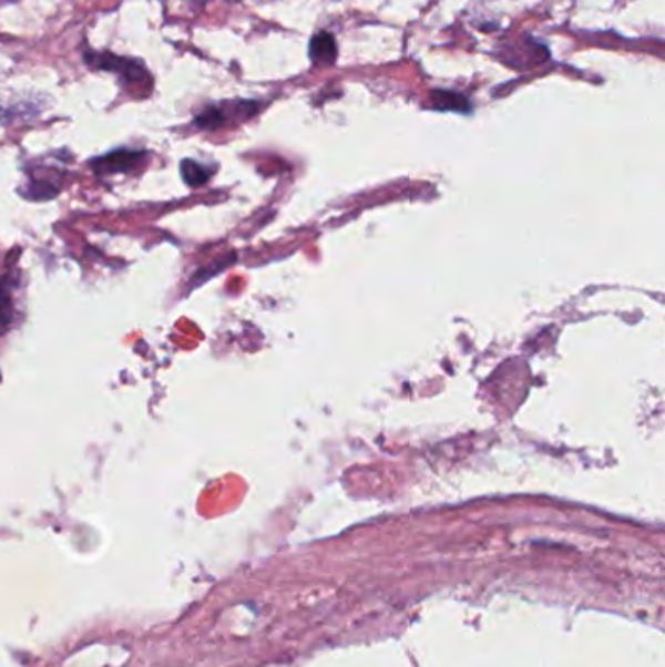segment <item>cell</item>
<instances>
[{"label": "cell", "mask_w": 665, "mask_h": 667, "mask_svg": "<svg viewBox=\"0 0 665 667\" xmlns=\"http://www.w3.org/2000/svg\"><path fill=\"white\" fill-rule=\"evenodd\" d=\"M336 58H338V48L332 33L320 32L310 40V61L315 65H334Z\"/></svg>", "instance_id": "4"}, {"label": "cell", "mask_w": 665, "mask_h": 667, "mask_svg": "<svg viewBox=\"0 0 665 667\" xmlns=\"http://www.w3.org/2000/svg\"><path fill=\"white\" fill-rule=\"evenodd\" d=\"M149 161L146 151H135V148H115L112 153L98 156L94 161H90L92 171L100 176L108 174H123V172H135L145 166Z\"/></svg>", "instance_id": "3"}, {"label": "cell", "mask_w": 665, "mask_h": 667, "mask_svg": "<svg viewBox=\"0 0 665 667\" xmlns=\"http://www.w3.org/2000/svg\"><path fill=\"white\" fill-rule=\"evenodd\" d=\"M180 174L186 182L187 186L197 187L205 184L209 176L213 174V168L205 166V164L197 163L194 158H184L180 164Z\"/></svg>", "instance_id": "6"}, {"label": "cell", "mask_w": 665, "mask_h": 667, "mask_svg": "<svg viewBox=\"0 0 665 667\" xmlns=\"http://www.w3.org/2000/svg\"><path fill=\"white\" fill-rule=\"evenodd\" d=\"M262 104L258 100H221L203 106L192 120V125L200 131H217L228 125L248 122L258 114Z\"/></svg>", "instance_id": "2"}, {"label": "cell", "mask_w": 665, "mask_h": 667, "mask_svg": "<svg viewBox=\"0 0 665 667\" xmlns=\"http://www.w3.org/2000/svg\"><path fill=\"white\" fill-rule=\"evenodd\" d=\"M82 63L94 73H112L125 89H143L146 96L153 90L155 79L145 61L130 55H120L110 50H92L82 48Z\"/></svg>", "instance_id": "1"}, {"label": "cell", "mask_w": 665, "mask_h": 667, "mask_svg": "<svg viewBox=\"0 0 665 667\" xmlns=\"http://www.w3.org/2000/svg\"><path fill=\"white\" fill-rule=\"evenodd\" d=\"M431 106L436 110H449V112H464L469 114L472 110L471 100L459 94V92H451V90H433L431 92Z\"/></svg>", "instance_id": "5"}, {"label": "cell", "mask_w": 665, "mask_h": 667, "mask_svg": "<svg viewBox=\"0 0 665 667\" xmlns=\"http://www.w3.org/2000/svg\"><path fill=\"white\" fill-rule=\"evenodd\" d=\"M14 317V302L7 285H0V334L7 332Z\"/></svg>", "instance_id": "7"}]
</instances>
